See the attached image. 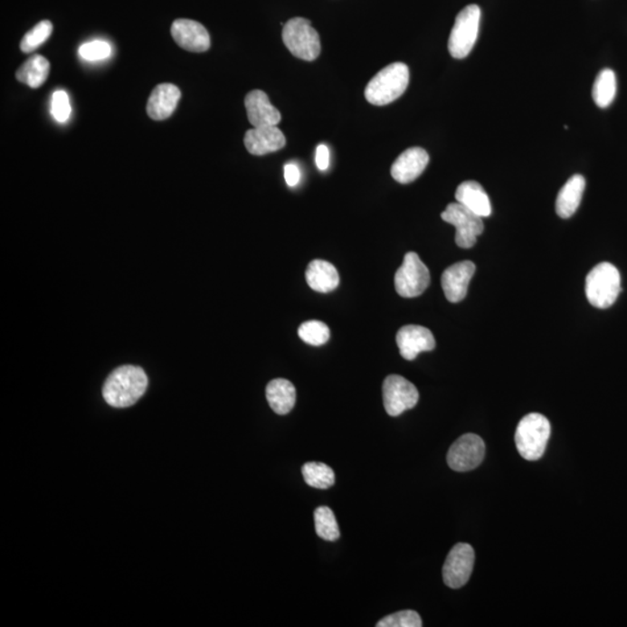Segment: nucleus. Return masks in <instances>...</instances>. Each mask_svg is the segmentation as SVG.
Listing matches in <instances>:
<instances>
[{
	"label": "nucleus",
	"instance_id": "obj_18",
	"mask_svg": "<svg viewBox=\"0 0 627 627\" xmlns=\"http://www.w3.org/2000/svg\"><path fill=\"white\" fill-rule=\"evenodd\" d=\"M182 97L180 90L174 84H159L151 92L147 104V113L153 120L162 121L170 118L177 109Z\"/></svg>",
	"mask_w": 627,
	"mask_h": 627
},
{
	"label": "nucleus",
	"instance_id": "obj_28",
	"mask_svg": "<svg viewBox=\"0 0 627 627\" xmlns=\"http://www.w3.org/2000/svg\"><path fill=\"white\" fill-rule=\"evenodd\" d=\"M52 33V24L48 20H43L24 36L22 43H20V49L24 52H34L41 44L46 43Z\"/></svg>",
	"mask_w": 627,
	"mask_h": 627
},
{
	"label": "nucleus",
	"instance_id": "obj_33",
	"mask_svg": "<svg viewBox=\"0 0 627 627\" xmlns=\"http://www.w3.org/2000/svg\"><path fill=\"white\" fill-rule=\"evenodd\" d=\"M330 154L329 149L325 145H319L317 149V156H315V162H317V166L318 170L326 171L329 167Z\"/></svg>",
	"mask_w": 627,
	"mask_h": 627
},
{
	"label": "nucleus",
	"instance_id": "obj_11",
	"mask_svg": "<svg viewBox=\"0 0 627 627\" xmlns=\"http://www.w3.org/2000/svg\"><path fill=\"white\" fill-rule=\"evenodd\" d=\"M475 553L470 544L459 543L450 551L442 567V580L448 587H464L472 575Z\"/></svg>",
	"mask_w": 627,
	"mask_h": 627
},
{
	"label": "nucleus",
	"instance_id": "obj_29",
	"mask_svg": "<svg viewBox=\"0 0 627 627\" xmlns=\"http://www.w3.org/2000/svg\"><path fill=\"white\" fill-rule=\"evenodd\" d=\"M422 625L423 624H422L420 614L413 610L389 614L376 622L378 627H421Z\"/></svg>",
	"mask_w": 627,
	"mask_h": 627
},
{
	"label": "nucleus",
	"instance_id": "obj_31",
	"mask_svg": "<svg viewBox=\"0 0 627 627\" xmlns=\"http://www.w3.org/2000/svg\"><path fill=\"white\" fill-rule=\"evenodd\" d=\"M52 114L55 120L61 122V124L67 122L70 114H71V106H70L68 93L62 91V90H59V91L52 94Z\"/></svg>",
	"mask_w": 627,
	"mask_h": 627
},
{
	"label": "nucleus",
	"instance_id": "obj_15",
	"mask_svg": "<svg viewBox=\"0 0 627 627\" xmlns=\"http://www.w3.org/2000/svg\"><path fill=\"white\" fill-rule=\"evenodd\" d=\"M244 146L250 154L264 156L282 149L286 138L277 126L255 127L245 133Z\"/></svg>",
	"mask_w": 627,
	"mask_h": 627
},
{
	"label": "nucleus",
	"instance_id": "obj_9",
	"mask_svg": "<svg viewBox=\"0 0 627 627\" xmlns=\"http://www.w3.org/2000/svg\"><path fill=\"white\" fill-rule=\"evenodd\" d=\"M383 395L385 411L389 416L396 417L413 409L420 399L415 385L404 376L392 375L384 381Z\"/></svg>",
	"mask_w": 627,
	"mask_h": 627
},
{
	"label": "nucleus",
	"instance_id": "obj_19",
	"mask_svg": "<svg viewBox=\"0 0 627 627\" xmlns=\"http://www.w3.org/2000/svg\"><path fill=\"white\" fill-rule=\"evenodd\" d=\"M585 190L584 176L574 175L565 182L556 196V211L561 219H569L579 208Z\"/></svg>",
	"mask_w": 627,
	"mask_h": 627
},
{
	"label": "nucleus",
	"instance_id": "obj_30",
	"mask_svg": "<svg viewBox=\"0 0 627 627\" xmlns=\"http://www.w3.org/2000/svg\"><path fill=\"white\" fill-rule=\"evenodd\" d=\"M110 52H112V48L106 41L101 40L86 43L78 49V54L89 62L109 59Z\"/></svg>",
	"mask_w": 627,
	"mask_h": 627
},
{
	"label": "nucleus",
	"instance_id": "obj_21",
	"mask_svg": "<svg viewBox=\"0 0 627 627\" xmlns=\"http://www.w3.org/2000/svg\"><path fill=\"white\" fill-rule=\"evenodd\" d=\"M457 203L469 208L475 214L483 217L490 216L491 204L485 188L474 180H467L458 186L456 192Z\"/></svg>",
	"mask_w": 627,
	"mask_h": 627
},
{
	"label": "nucleus",
	"instance_id": "obj_1",
	"mask_svg": "<svg viewBox=\"0 0 627 627\" xmlns=\"http://www.w3.org/2000/svg\"><path fill=\"white\" fill-rule=\"evenodd\" d=\"M147 387L145 370L134 365H125L110 373L102 387V396L110 407L128 408L141 399Z\"/></svg>",
	"mask_w": 627,
	"mask_h": 627
},
{
	"label": "nucleus",
	"instance_id": "obj_17",
	"mask_svg": "<svg viewBox=\"0 0 627 627\" xmlns=\"http://www.w3.org/2000/svg\"><path fill=\"white\" fill-rule=\"evenodd\" d=\"M250 124L253 127L277 126L281 114L270 102L268 94L261 90H253L244 100Z\"/></svg>",
	"mask_w": 627,
	"mask_h": 627
},
{
	"label": "nucleus",
	"instance_id": "obj_14",
	"mask_svg": "<svg viewBox=\"0 0 627 627\" xmlns=\"http://www.w3.org/2000/svg\"><path fill=\"white\" fill-rule=\"evenodd\" d=\"M473 261H465L451 265L442 276V287L450 302L458 303L466 298L469 285L475 273Z\"/></svg>",
	"mask_w": 627,
	"mask_h": 627
},
{
	"label": "nucleus",
	"instance_id": "obj_10",
	"mask_svg": "<svg viewBox=\"0 0 627 627\" xmlns=\"http://www.w3.org/2000/svg\"><path fill=\"white\" fill-rule=\"evenodd\" d=\"M486 446L478 434L467 433L453 442L448 453V464L456 472L477 469L485 458Z\"/></svg>",
	"mask_w": 627,
	"mask_h": 627
},
{
	"label": "nucleus",
	"instance_id": "obj_2",
	"mask_svg": "<svg viewBox=\"0 0 627 627\" xmlns=\"http://www.w3.org/2000/svg\"><path fill=\"white\" fill-rule=\"evenodd\" d=\"M409 84V68L396 62L380 70L365 89V98L375 106H385L399 100Z\"/></svg>",
	"mask_w": 627,
	"mask_h": 627
},
{
	"label": "nucleus",
	"instance_id": "obj_26",
	"mask_svg": "<svg viewBox=\"0 0 627 627\" xmlns=\"http://www.w3.org/2000/svg\"><path fill=\"white\" fill-rule=\"evenodd\" d=\"M315 530L319 538L335 542L341 537L337 519H336L333 510L328 507H318L314 512Z\"/></svg>",
	"mask_w": 627,
	"mask_h": 627
},
{
	"label": "nucleus",
	"instance_id": "obj_8",
	"mask_svg": "<svg viewBox=\"0 0 627 627\" xmlns=\"http://www.w3.org/2000/svg\"><path fill=\"white\" fill-rule=\"evenodd\" d=\"M394 282L400 297H420L430 285L429 269L416 252H408L395 273Z\"/></svg>",
	"mask_w": 627,
	"mask_h": 627
},
{
	"label": "nucleus",
	"instance_id": "obj_32",
	"mask_svg": "<svg viewBox=\"0 0 627 627\" xmlns=\"http://www.w3.org/2000/svg\"><path fill=\"white\" fill-rule=\"evenodd\" d=\"M284 176L287 185L290 187L297 186L299 182H300L301 174L297 164L287 163L284 166Z\"/></svg>",
	"mask_w": 627,
	"mask_h": 627
},
{
	"label": "nucleus",
	"instance_id": "obj_23",
	"mask_svg": "<svg viewBox=\"0 0 627 627\" xmlns=\"http://www.w3.org/2000/svg\"><path fill=\"white\" fill-rule=\"evenodd\" d=\"M49 71H51V64L46 57L34 55L18 69L15 77L20 83L26 84L32 89H39L47 81Z\"/></svg>",
	"mask_w": 627,
	"mask_h": 627
},
{
	"label": "nucleus",
	"instance_id": "obj_22",
	"mask_svg": "<svg viewBox=\"0 0 627 627\" xmlns=\"http://www.w3.org/2000/svg\"><path fill=\"white\" fill-rule=\"evenodd\" d=\"M266 399L274 413L278 415H287L294 408L297 391L290 381L274 379L270 381L266 387Z\"/></svg>",
	"mask_w": 627,
	"mask_h": 627
},
{
	"label": "nucleus",
	"instance_id": "obj_4",
	"mask_svg": "<svg viewBox=\"0 0 627 627\" xmlns=\"http://www.w3.org/2000/svg\"><path fill=\"white\" fill-rule=\"evenodd\" d=\"M621 292V273L613 264L596 265L585 279V294L590 305L596 309H609L616 302Z\"/></svg>",
	"mask_w": 627,
	"mask_h": 627
},
{
	"label": "nucleus",
	"instance_id": "obj_7",
	"mask_svg": "<svg viewBox=\"0 0 627 627\" xmlns=\"http://www.w3.org/2000/svg\"><path fill=\"white\" fill-rule=\"evenodd\" d=\"M442 219L456 227V243L461 249L473 248L485 229L482 217L459 203L450 204L442 213Z\"/></svg>",
	"mask_w": 627,
	"mask_h": 627
},
{
	"label": "nucleus",
	"instance_id": "obj_16",
	"mask_svg": "<svg viewBox=\"0 0 627 627\" xmlns=\"http://www.w3.org/2000/svg\"><path fill=\"white\" fill-rule=\"evenodd\" d=\"M429 164V155L422 147H411L393 163L392 177L400 184H409L416 180L423 174Z\"/></svg>",
	"mask_w": 627,
	"mask_h": 627
},
{
	"label": "nucleus",
	"instance_id": "obj_24",
	"mask_svg": "<svg viewBox=\"0 0 627 627\" xmlns=\"http://www.w3.org/2000/svg\"><path fill=\"white\" fill-rule=\"evenodd\" d=\"M617 92L616 75L612 69L602 70L593 86V98L598 108L606 109L613 104Z\"/></svg>",
	"mask_w": 627,
	"mask_h": 627
},
{
	"label": "nucleus",
	"instance_id": "obj_13",
	"mask_svg": "<svg viewBox=\"0 0 627 627\" xmlns=\"http://www.w3.org/2000/svg\"><path fill=\"white\" fill-rule=\"evenodd\" d=\"M396 344L405 360H413L421 352L432 351L436 347L432 331L415 325L401 328L396 335Z\"/></svg>",
	"mask_w": 627,
	"mask_h": 627
},
{
	"label": "nucleus",
	"instance_id": "obj_5",
	"mask_svg": "<svg viewBox=\"0 0 627 627\" xmlns=\"http://www.w3.org/2000/svg\"><path fill=\"white\" fill-rule=\"evenodd\" d=\"M282 41L290 54L307 62L317 60L321 54L318 33L305 18L289 20L282 30Z\"/></svg>",
	"mask_w": 627,
	"mask_h": 627
},
{
	"label": "nucleus",
	"instance_id": "obj_6",
	"mask_svg": "<svg viewBox=\"0 0 627 627\" xmlns=\"http://www.w3.org/2000/svg\"><path fill=\"white\" fill-rule=\"evenodd\" d=\"M481 10L475 4L466 6L457 15L449 39V52L454 59H465L472 52L478 40Z\"/></svg>",
	"mask_w": 627,
	"mask_h": 627
},
{
	"label": "nucleus",
	"instance_id": "obj_3",
	"mask_svg": "<svg viewBox=\"0 0 627 627\" xmlns=\"http://www.w3.org/2000/svg\"><path fill=\"white\" fill-rule=\"evenodd\" d=\"M551 436L550 421L542 413H532L520 420L515 442L520 456L528 461L542 458Z\"/></svg>",
	"mask_w": 627,
	"mask_h": 627
},
{
	"label": "nucleus",
	"instance_id": "obj_20",
	"mask_svg": "<svg viewBox=\"0 0 627 627\" xmlns=\"http://www.w3.org/2000/svg\"><path fill=\"white\" fill-rule=\"evenodd\" d=\"M306 281L315 292L330 293L339 285V274L329 261L315 260L306 270Z\"/></svg>",
	"mask_w": 627,
	"mask_h": 627
},
{
	"label": "nucleus",
	"instance_id": "obj_25",
	"mask_svg": "<svg viewBox=\"0 0 627 627\" xmlns=\"http://www.w3.org/2000/svg\"><path fill=\"white\" fill-rule=\"evenodd\" d=\"M302 475L307 485L318 489H328L335 483L333 469L322 462H307L302 466Z\"/></svg>",
	"mask_w": 627,
	"mask_h": 627
},
{
	"label": "nucleus",
	"instance_id": "obj_12",
	"mask_svg": "<svg viewBox=\"0 0 627 627\" xmlns=\"http://www.w3.org/2000/svg\"><path fill=\"white\" fill-rule=\"evenodd\" d=\"M171 35L180 48L204 52L211 48V36L204 24L195 20L178 19L171 26Z\"/></svg>",
	"mask_w": 627,
	"mask_h": 627
},
{
	"label": "nucleus",
	"instance_id": "obj_27",
	"mask_svg": "<svg viewBox=\"0 0 627 627\" xmlns=\"http://www.w3.org/2000/svg\"><path fill=\"white\" fill-rule=\"evenodd\" d=\"M299 337L309 346L319 347L329 341L330 329L321 321H307L298 330Z\"/></svg>",
	"mask_w": 627,
	"mask_h": 627
}]
</instances>
